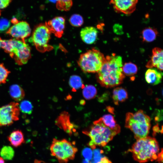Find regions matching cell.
Listing matches in <instances>:
<instances>
[{"label": "cell", "instance_id": "1", "mask_svg": "<svg viewBox=\"0 0 163 163\" xmlns=\"http://www.w3.org/2000/svg\"><path fill=\"white\" fill-rule=\"evenodd\" d=\"M123 66L121 56L114 53L107 56L101 69L97 72V82L102 86L106 88L120 85L125 78Z\"/></svg>", "mask_w": 163, "mask_h": 163}, {"label": "cell", "instance_id": "2", "mask_svg": "<svg viewBox=\"0 0 163 163\" xmlns=\"http://www.w3.org/2000/svg\"><path fill=\"white\" fill-rule=\"evenodd\" d=\"M120 131V127L112 129L106 126L101 117L94 122L89 129L83 133L90 139L88 145L94 149L96 146H105Z\"/></svg>", "mask_w": 163, "mask_h": 163}, {"label": "cell", "instance_id": "3", "mask_svg": "<svg viewBox=\"0 0 163 163\" xmlns=\"http://www.w3.org/2000/svg\"><path fill=\"white\" fill-rule=\"evenodd\" d=\"M159 149L158 143L155 138L147 136L137 139L130 151L135 161L143 163L156 159Z\"/></svg>", "mask_w": 163, "mask_h": 163}, {"label": "cell", "instance_id": "4", "mask_svg": "<svg viewBox=\"0 0 163 163\" xmlns=\"http://www.w3.org/2000/svg\"><path fill=\"white\" fill-rule=\"evenodd\" d=\"M1 47L8 53L19 65L26 64L31 57L30 48L25 41L15 39L2 40L0 37Z\"/></svg>", "mask_w": 163, "mask_h": 163}, {"label": "cell", "instance_id": "5", "mask_svg": "<svg viewBox=\"0 0 163 163\" xmlns=\"http://www.w3.org/2000/svg\"><path fill=\"white\" fill-rule=\"evenodd\" d=\"M150 117L143 111L135 113L128 112L126 116L125 126L133 133L136 140L147 136L151 127Z\"/></svg>", "mask_w": 163, "mask_h": 163}, {"label": "cell", "instance_id": "6", "mask_svg": "<svg viewBox=\"0 0 163 163\" xmlns=\"http://www.w3.org/2000/svg\"><path fill=\"white\" fill-rule=\"evenodd\" d=\"M105 59L103 54L95 48L81 54L77 61L78 66L85 73L97 72Z\"/></svg>", "mask_w": 163, "mask_h": 163}, {"label": "cell", "instance_id": "7", "mask_svg": "<svg viewBox=\"0 0 163 163\" xmlns=\"http://www.w3.org/2000/svg\"><path fill=\"white\" fill-rule=\"evenodd\" d=\"M51 155L60 163H67L75 158L77 149L66 139H53L50 147Z\"/></svg>", "mask_w": 163, "mask_h": 163}, {"label": "cell", "instance_id": "8", "mask_svg": "<svg viewBox=\"0 0 163 163\" xmlns=\"http://www.w3.org/2000/svg\"><path fill=\"white\" fill-rule=\"evenodd\" d=\"M51 33L46 24H40L34 28L31 40L37 50L41 52L52 50V46L49 44Z\"/></svg>", "mask_w": 163, "mask_h": 163}, {"label": "cell", "instance_id": "9", "mask_svg": "<svg viewBox=\"0 0 163 163\" xmlns=\"http://www.w3.org/2000/svg\"><path fill=\"white\" fill-rule=\"evenodd\" d=\"M18 103L12 102L0 107V126H9L19 119Z\"/></svg>", "mask_w": 163, "mask_h": 163}, {"label": "cell", "instance_id": "10", "mask_svg": "<svg viewBox=\"0 0 163 163\" xmlns=\"http://www.w3.org/2000/svg\"><path fill=\"white\" fill-rule=\"evenodd\" d=\"M31 29L29 24L25 21H19L9 27L6 32L14 39L25 41V38L29 37Z\"/></svg>", "mask_w": 163, "mask_h": 163}, {"label": "cell", "instance_id": "11", "mask_svg": "<svg viewBox=\"0 0 163 163\" xmlns=\"http://www.w3.org/2000/svg\"><path fill=\"white\" fill-rule=\"evenodd\" d=\"M138 0H110V3L116 12L129 14L136 10Z\"/></svg>", "mask_w": 163, "mask_h": 163}, {"label": "cell", "instance_id": "12", "mask_svg": "<svg viewBox=\"0 0 163 163\" xmlns=\"http://www.w3.org/2000/svg\"><path fill=\"white\" fill-rule=\"evenodd\" d=\"M45 24L51 33L58 38L61 37L64 32L65 19L61 16L56 17L46 22Z\"/></svg>", "mask_w": 163, "mask_h": 163}, {"label": "cell", "instance_id": "13", "mask_svg": "<svg viewBox=\"0 0 163 163\" xmlns=\"http://www.w3.org/2000/svg\"><path fill=\"white\" fill-rule=\"evenodd\" d=\"M146 66L149 68L156 67L163 71V49L156 47L152 49V56Z\"/></svg>", "mask_w": 163, "mask_h": 163}, {"label": "cell", "instance_id": "14", "mask_svg": "<svg viewBox=\"0 0 163 163\" xmlns=\"http://www.w3.org/2000/svg\"><path fill=\"white\" fill-rule=\"evenodd\" d=\"M98 31L97 29L93 27H86L82 29L80 37L82 40L85 43L91 44L96 40Z\"/></svg>", "mask_w": 163, "mask_h": 163}, {"label": "cell", "instance_id": "15", "mask_svg": "<svg viewBox=\"0 0 163 163\" xmlns=\"http://www.w3.org/2000/svg\"><path fill=\"white\" fill-rule=\"evenodd\" d=\"M163 77V73L155 68H149L146 71L145 78L149 84L155 85L160 83Z\"/></svg>", "mask_w": 163, "mask_h": 163}, {"label": "cell", "instance_id": "16", "mask_svg": "<svg viewBox=\"0 0 163 163\" xmlns=\"http://www.w3.org/2000/svg\"><path fill=\"white\" fill-rule=\"evenodd\" d=\"M128 97L127 91L124 88L118 87L113 89L112 98L115 105H118L119 103L125 101Z\"/></svg>", "mask_w": 163, "mask_h": 163}, {"label": "cell", "instance_id": "17", "mask_svg": "<svg viewBox=\"0 0 163 163\" xmlns=\"http://www.w3.org/2000/svg\"><path fill=\"white\" fill-rule=\"evenodd\" d=\"M158 35L157 30L151 27L144 29L141 32V38L143 42H151L154 40Z\"/></svg>", "mask_w": 163, "mask_h": 163}, {"label": "cell", "instance_id": "18", "mask_svg": "<svg viewBox=\"0 0 163 163\" xmlns=\"http://www.w3.org/2000/svg\"><path fill=\"white\" fill-rule=\"evenodd\" d=\"M11 144L15 147H18L24 142L22 132L19 130L13 131L8 137Z\"/></svg>", "mask_w": 163, "mask_h": 163}, {"label": "cell", "instance_id": "19", "mask_svg": "<svg viewBox=\"0 0 163 163\" xmlns=\"http://www.w3.org/2000/svg\"><path fill=\"white\" fill-rule=\"evenodd\" d=\"M9 93L11 97L16 101L22 100L25 96L23 89L18 85H11L9 88Z\"/></svg>", "mask_w": 163, "mask_h": 163}, {"label": "cell", "instance_id": "20", "mask_svg": "<svg viewBox=\"0 0 163 163\" xmlns=\"http://www.w3.org/2000/svg\"><path fill=\"white\" fill-rule=\"evenodd\" d=\"M69 83L73 91H76L80 88H83L85 87L82 78L77 75L71 76L70 78Z\"/></svg>", "mask_w": 163, "mask_h": 163}, {"label": "cell", "instance_id": "21", "mask_svg": "<svg viewBox=\"0 0 163 163\" xmlns=\"http://www.w3.org/2000/svg\"><path fill=\"white\" fill-rule=\"evenodd\" d=\"M123 74L127 76H132L136 74L138 68L137 66L131 62L125 63L122 67Z\"/></svg>", "mask_w": 163, "mask_h": 163}, {"label": "cell", "instance_id": "22", "mask_svg": "<svg viewBox=\"0 0 163 163\" xmlns=\"http://www.w3.org/2000/svg\"><path fill=\"white\" fill-rule=\"evenodd\" d=\"M97 94V90L94 86L89 85L85 86L82 91L84 97L87 100L94 98Z\"/></svg>", "mask_w": 163, "mask_h": 163}, {"label": "cell", "instance_id": "23", "mask_svg": "<svg viewBox=\"0 0 163 163\" xmlns=\"http://www.w3.org/2000/svg\"><path fill=\"white\" fill-rule=\"evenodd\" d=\"M101 118L104 124L111 129H114L120 127L117 124L114 117L112 115H105Z\"/></svg>", "mask_w": 163, "mask_h": 163}, {"label": "cell", "instance_id": "24", "mask_svg": "<svg viewBox=\"0 0 163 163\" xmlns=\"http://www.w3.org/2000/svg\"><path fill=\"white\" fill-rule=\"evenodd\" d=\"M0 154L3 159L8 160H11L14 156V152L11 146H5L1 149Z\"/></svg>", "mask_w": 163, "mask_h": 163}, {"label": "cell", "instance_id": "25", "mask_svg": "<svg viewBox=\"0 0 163 163\" xmlns=\"http://www.w3.org/2000/svg\"><path fill=\"white\" fill-rule=\"evenodd\" d=\"M72 5V0H59L56 2V7L59 10L68 11Z\"/></svg>", "mask_w": 163, "mask_h": 163}, {"label": "cell", "instance_id": "26", "mask_svg": "<svg viewBox=\"0 0 163 163\" xmlns=\"http://www.w3.org/2000/svg\"><path fill=\"white\" fill-rule=\"evenodd\" d=\"M69 21L72 26L75 27H79L83 24L84 20L81 15L78 14H74L70 17Z\"/></svg>", "mask_w": 163, "mask_h": 163}, {"label": "cell", "instance_id": "27", "mask_svg": "<svg viewBox=\"0 0 163 163\" xmlns=\"http://www.w3.org/2000/svg\"><path fill=\"white\" fill-rule=\"evenodd\" d=\"M19 108L22 112L30 114L32 111L33 106L31 103L27 100L23 101L21 103Z\"/></svg>", "mask_w": 163, "mask_h": 163}, {"label": "cell", "instance_id": "28", "mask_svg": "<svg viewBox=\"0 0 163 163\" xmlns=\"http://www.w3.org/2000/svg\"><path fill=\"white\" fill-rule=\"evenodd\" d=\"M10 73V71L6 68L3 63H0V85L6 83Z\"/></svg>", "mask_w": 163, "mask_h": 163}, {"label": "cell", "instance_id": "29", "mask_svg": "<svg viewBox=\"0 0 163 163\" xmlns=\"http://www.w3.org/2000/svg\"><path fill=\"white\" fill-rule=\"evenodd\" d=\"M10 25V22L5 18L0 19V32H3L8 29Z\"/></svg>", "mask_w": 163, "mask_h": 163}, {"label": "cell", "instance_id": "30", "mask_svg": "<svg viewBox=\"0 0 163 163\" xmlns=\"http://www.w3.org/2000/svg\"><path fill=\"white\" fill-rule=\"evenodd\" d=\"M12 0H0V9L6 8Z\"/></svg>", "mask_w": 163, "mask_h": 163}, {"label": "cell", "instance_id": "31", "mask_svg": "<svg viewBox=\"0 0 163 163\" xmlns=\"http://www.w3.org/2000/svg\"><path fill=\"white\" fill-rule=\"evenodd\" d=\"M97 163H111V161L106 157L102 158L100 161Z\"/></svg>", "mask_w": 163, "mask_h": 163}, {"label": "cell", "instance_id": "32", "mask_svg": "<svg viewBox=\"0 0 163 163\" xmlns=\"http://www.w3.org/2000/svg\"><path fill=\"white\" fill-rule=\"evenodd\" d=\"M11 21L13 24H14L18 22L19 21L16 18L13 17Z\"/></svg>", "mask_w": 163, "mask_h": 163}, {"label": "cell", "instance_id": "33", "mask_svg": "<svg viewBox=\"0 0 163 163\" xmlns=\"http://www.w3.org/2000/svg\"><path fill=\"white\" fill-rule=\"evenodd\" d=\"M48 1L55 3L56 2H58L59 0H47Z\"/></svg>", "mask_w": 163, "mask_h": 163}, {"label": "cell", "instance_id": "34", "mask_svg": "<svg viewBox=\"0 0 163 163\" xmlns=\"http://www.w3.org/2000/svg\"><path fill=\"white\" fill-rule=\"evenodd\" d=\"M0 163H4V159L0 157Z\"/></svg>", "mask_w": 163, "mask_h": 163}, {"label": "cell", "instance_id": "35", "mask_svg": "<svg viewBox=\"0 0 163 163\" xmlns=\"http://www.w3.org/2000/svg\"><path fill=\"white\" fill-rule=\"evenodd\" d=\"M1 47V41L0 40V48Z\"/></svg>", "mask_w": 163, "mask_h": 163}, {"label": "cell", "instance_id": "36", "mask_svg": "<svg viewBox=\"0 0 163 163\" xmlns=\"http://www.w3.org/2000/svg\"><path fill=\"white\" fill-rule=\"evenodd\" d=\"M162 95H163V90H162Z\"/></svg>", "mask_w": 163, "mask_h": 163}]
</instances>
